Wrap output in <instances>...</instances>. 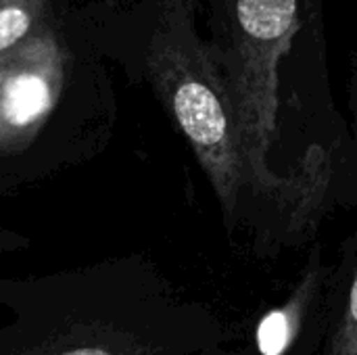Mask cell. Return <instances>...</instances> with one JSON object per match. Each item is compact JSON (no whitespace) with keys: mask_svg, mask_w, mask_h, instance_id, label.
Masks as SVG:
<instances>
[{"mask_svg":"<svg viewBox=\"0 0 357 355\" xmlns=\"http://www.w3.org/2000/svg\"><path fill=\"white\" fill-rule=\"evenodd\" d=\"M172 322L142 257L0 280V355H172Z\"/></svg>","mask_w":357,"mask_h":355,"instance_id":"obj_1","label":"cell"},{"mask_svg":"<svg viewBox=\"0 0 357 355\" xmlns=\"http://www.w3.org/2000/svg\"><path fill=\"white\" fill-rule=\"evenodd\" d=\"M211 44L230 84L249 190L297 199L301 178L272 172L268 153L280 128L284 69L326 36L324 0H211Z\"/></svg>","mask_w":357,"mask_h":355,"instance_id":"obj_2","label":"cell"},{"mask_svg":"<svg viewBox=\"0 0 357 355\" xmlns=\"http://www.w3.org/2000/svg\"><path fill=\"white\" fill-rule=\"evenodd\" d=\"M153 36L146 71L165 111L205 172L228 230L251 195L228 77L211 42L192 29L190 0H169Z\"/></svg>","mask_w":357,"mask_h":355,"instance_id":"obj_3","label":"cell"},{"mask_svg":"<svg viewBox=\"0 0 357 355\" xmlns=\"http://www.w3.org/2000/svg\"><path fill=\"white\" fill-rule=\"evenodd\" d=\"M69 71V50L44 27L0 54V190L44 178L33 153H42L52 172L69 167L44 142Z\"/></svg>","mask_w":357,"mask_h":355,"instance_id":"obj_4","label":"cell"},{"mask_svg":"<svg viewBox=\"0 0 357 355\" xmlns=\"http://www.w3.org/2000/svg\"><path fill=\"white\" fill-rule=\"evenodd\" d=\"M312 291H314V276L307 274L303 282L297 287L295 295L282 308H276L261 318L255 331V343L259 354L284 355L289 352V347L293 345L299 333Z\"/></svg>","mask_w":357,"mask_h":355,"instance_id":"obj_5","label":"cell"},{"mask_svg":"<svg viewBox=\"0 0 357 355\" xmlns=\"http://www.w3.org/2000/svg\"><path fill=\"white\" fill-rule=\"evenodd\" d=\"M48 10V0H0V54L31 38Z\"/></svg>","mask_w":357,"mask_h":355,"instance_id":"obj_6","label":"cell"},{"mask_svg":"<svg viewBox=\"0 0 357 355\" xmlns=\"http://www.w3.org/2000/svg\"><path fill=\"white\" fill-rule=\"evenodd\" d=\"M328 355H357V274L349 289L347 308Z\"/></svg>","mask_w":357,"mask_h":355,"instance_id":"obj_7","label":"cell"},{"mask_svg":"<svg viewBox=\"0 0 357 355\" xmlns=\"http://www.w3.org/2000/svg\"><path fill=\"white\" fill-rule=\"evenodd\" d=\"M27 245H29V241L25 236L8 232V230H0V251H17Z\"/></svg>","mask_w":357,"mask_h":355,"instance_id":"obj_8","label":"cell"}]
</instances>
